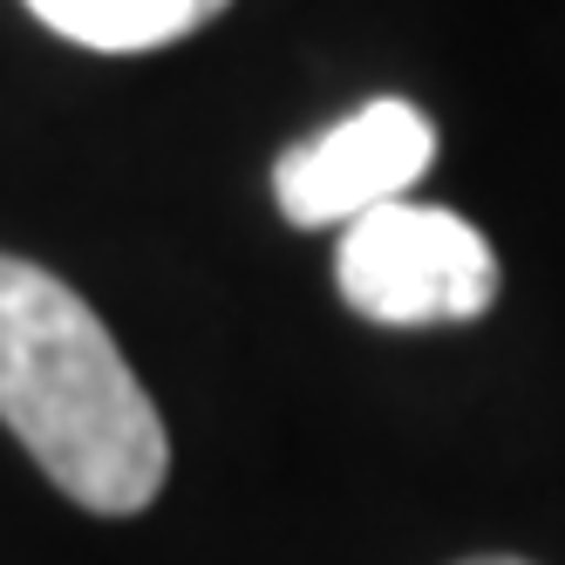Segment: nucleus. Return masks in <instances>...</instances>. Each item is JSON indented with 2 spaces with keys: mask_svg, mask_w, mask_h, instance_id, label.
Listing matches in <instances>:
<instances>
[{
  "mask_svg": "<svg viewBox=\"0 0 565 565\" xmlns=\"http://www.w3.org/2000/svg\"><path fill=\"white\" fill-rule=\"evenodd\" d=\"M0 423L62 498L137 518L171 477V436L96 307L49 266L0 253Z\"/></svg>",
  "mask_w": 565,
  "mask_h": 565,
  "instance_id": "nucleus-1",
  "label": "nucleus"
},
{
  "mask_svg": "<svg viewBox=\"0 0 565 565\" xmlns=\"http://www.w3.org/2000/svg\"><path fill=\"white\" fill-rule=\"evenodd\" d=\"M334 287L375 328H450V320L491 313L498 253L470 218L395 198V205L341 225Z\"/></svg>",
  "mask_w": 565,
  "mask_h": 565,
  "instance_id": "nucleus-2",
  "label": "nucleus"
},
{
  "mask_svg": "<svg viewBox=\"0 0 565 565\" xmlns=\"http://www.w3.org/2000/svg\"><path fill=\"white\" fill-rule=\"evenodd\" d=\"M436 164V130L416 103L375 96L354 116H341L334 130H320L294 143L273 164V198L294 225H354L395 198H409V184Z\"/></svg>",
  "mask_w": 565,
  "mask_h": 565,
  "instance_id": "nucleus-3",
  "label": "nucleus"
},
{
  "mask_svg": "<svg viewBox=\"0 0 565 565\" xmlns=\"http://www.w3.org/2000/svg\"><path fill=\"white\" fill-rule=\"evenodd\" d=\"M34 21H49L55 34L103 55H137V49H164L184 42L191 28H205L225 0H28Z\"/></svg>",
  "mask_w": 565,
  "mask_h": 565,
  "instance_id": "nucleus-4",
  "label": "nucleus"
},
{
  "mask_svg": "<svg viewBox=\"0 0 565 565\" xmlns=\"http://www.w3.org/2000/svg\"><path fill=\"white\" fill-rule=\"evenodd\" d=\"M463 565H532V558H504V552H491V558H463Z\"/></svg>",
  "mask_w": 565,
  "mask_h": 565,
  "instance_id": "nucleus-5",
  "label": "nucleus"
}]
</instances>
